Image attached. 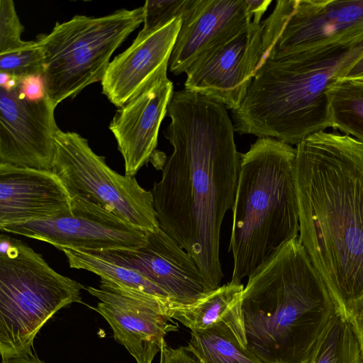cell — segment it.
<instances>
[{"label": "cell", "instance_id": "6da1fadb", "mask_svg": "<svg viewBox=\"0 0 363 363\" xmlns=\"http://www.w3.org/2000/svg\"><path fill=\"white\" fill-rule=\"evenodd\" d=\"M164 130L173 147L151 190L159 226L194 259L211 291L220 286V233L233 208L240 153L227 108L186 89L174 92Z\"/></svg>", "mask_w": 363, "mask_h": 363}, {"label": "cell", "instance_id": "7a4b0ae2", "mask_svg": "<svg viewBox=\"0 0 363 363\" xmlns=\"http://www.w3.org/2000/svg\"><path fill=\"white\" fill-rule=\"evenodd\" d=\"M296 150L298 240L347 320L363 304V143L325 130Z\"/></svg>", "mask_w": 363, "mask_h": 363}, {"label": "cell", "instance_id": "3957f363", "mask_svg": "<svg viewBox=\"0 0 363 363\" xmlns=\"http://www.w3.org/2000/svg\"><path fill=\"white\" fill-rule=\"evenodd\" d=\"M363 57V40L352 44L264 60L240 107L235 131L297 145L330 128L326 91Z\"/></svg>", "mask_w": 363, "mask_h": 363}, {"label": "cell", "instance_id": "277c9868", "mask_svg": "<svg viewBox=\"0 0 363 363\" xmlns=\"http://www.w3.org/2000/svg\"><path fill=\"white\" fill-rule=\"evenodd\" d=\"M331 304L298 238L290 240L249 276L244 287L248 350L264 363H301L311 328Z\"/></svg>", "mask_w": 363, "mask_h": 363}, {"label": "cell", "instance_id": "5b68a950", "mask_svg": "<svg viewBox=\"0 0 363 363\" xmlns=\"http://www.w3.org/2000/svg\"><path fill=\"white\" fill-rule=\"evenodd\" d=\"M296 150L273 138H258L240 154L232 208L230 282L240 284L283 245L298 238L295 182Z\"/></svg>", "mask_w": 363, "mask_h": 363}, {"label": "cell", "instance_id": "8992f818", "mask_svg": "<svg viewBox=\"0 0 363 363\" xmlns=\"http://www.w3.org/2000/svg\"><path fill=\"white\" fill-rule=\"evenodd\" d=\"M84 287L52 268L19 240L0 237V352L32 354L36 335L60 309L81 302Z\"/></svg>", "mask_w": 363, "mask_h": 363}, {"label": "cell", "instance_id": "52a82bcc", "mask_svg": "<svg viewBox=\"0 0 363 363\" xmlns=\"http://www.w3.org/2000/svg\"><path fill=\"white\" fill-rule=\"evenodd\" d=\"M143 23V7L57 23L36 42L44 55L45 94L54 106L102 80L114 51Z\"/></svg>", "mask_w": 363, "mask_h": 363}, {"label": "cell", "instance_id": "ba28073f", "mask_svg": "<svg viewBox=\"0 0 363 363\" xmlns=\"http://www.w3.org/2000/svg\"><path fill=\"white\" fill-rule=\"evenodd\" d=\"M55 142L52 172L71 199H85L147 232L160 228L152 191L142 188L135 177L111 169L77 133L59 129Z\"/></svg>", "mask_w": 363, "mask_h": 363}, {"label": "cell", "instance_id": "9c48e42d", "mask_svg": "<svg viewBox=\"0 0 363 363\" xmlns=\"http://www.w3.org/2000/svg\"><path fill=\"white\" fill-rule=\"evenodd\" d=\"M261 25V64L352 44L363 40V0H279Z\"/></svg>", "mask_w": 363, "mask_h": 363}, {"label": "cell", "instance_id": "30bf717a", "mask_svg": "<svg viewBox=\"0 0 363 363\" xmlns=\"http://www.w3.org/2000/svg\"><path fill=\"white\" fill-rule=\"evenodd\" d=\"M0 230L45 242L60 250L82 251L135 250L145 244L149 233L81 197L71 199L70 206L52 218Z\"/></svg>", "mask_w": 363, "mask_h": 363}, {"label": "cell", "instance_id": "8fae6325", "mask_svg": "<svg viewBox=\"0 0 363 363\" xmlns=\"http://www.w3.org/2000/svg\"><path fill=\"white\" fill-rule=\"evenodd\" d=\"M87 291L99 300L95 310L107 321L116 342L137 363H152L165 335L179 330L170 317L177 306L170 299L133 290L101 278Z\"/></svg>", "mask_w": 363, "mask_h": 363}, {"label": "cell", "instance_id": "7c38bea8", "mask_svg": "<svg viewBox=\"0 0 363 363\" xmlns=\"http://www.w3.org/2000/svg\"><path fill=\"white\" fill-rule=\"evenodd\" d=\"M21 81L0 84V164L52 172L55 107L46 95L27 96Z\"/></svg>", "mask_w": 363, "mask_h": 363}, {"label": "cell", "instance_id": "4fadbf2b", "mask_svg": "<svg viewBox=\"0 0 363 363\" xmlns=\"http://www.w3.org/2000/svg\"><path fill=\"white\" fill-rule=\"evenodd\" d=\"M261 22L211 48L186 70L184 89L199 94L231 111L238 108L263 55Z\"/></svg>", "mask_w": 363, "mask_h": 363}, {"label": "cell", "instance_id": "5bb4252c", "mask_svg": "<svg viewBox=\"0 0 363 363\" xmlns=\"http://www.w3.org/2000/svg\"><path fill=\"white\" fill-rule=\"evenodd\" d=\"M85 252L138 272L179 307L210 291L194 259L160 228L149 232L145 244L135 250Z\"/></svg>", "mask_w": 363, "mask_h": 363}, {"label": "cell", "instance_id": "9a60e30c", "mask_svg": "<svg viewBox=\"0 0 363 363\" xmlns=\"http://www.w3.org/2000/svg\"><path fill=\"white\" fill-rule=\"evenodd\" d=\"M252 22L246 0H193L169 61L175 75L186 72L203 54L237 35Z\"/></svg>", "mask_w": 363, "mask_h": 363}, {"label": "cell", "instance_id": "2e32d148", "mask_svg": "<svg viewBox=\"0 0 363 363\" xmlns=\"http://www.w3.org/2000/svg\"><path fill=\"white\" fill-rule=\"evenodd\" d=\"M182 23L177 18L147 35L138 36L111 61L101 80L102 93L118 108L167 74Z\"/></svg>", "mask_w": 363, "mask_h": 363}, {"label": "cell", "instance_id": "e0dca14e", "mask_svg": "<svg viewBox=\"0 0 363 363\" xmlns=\"http://www.w3.org/2000/svg\"><path fill=\"white\" fill-rule=\"evenodd\" d=\"M173 90L167 74H162L116 111L109 129L123 158L125 175L134 177L152 155Z\"/></svg>", "mask_w": 363, "mask_h": 363}, {"label": "cell", "instance_id": "ac0fdd59", "mask_svg": "<svg viewBox=\"0 0 363 363\" xmlns=\"http://www.w3.org/2000/svg\"><path fill=\"white\" fill-rule=\"evenodd\" d=\"M71 204L52 172L0 164V228L52 218Z\"/></svg>", "mask_w": 363, "mask_h": 363}, {"label": "cell", "instance_id": "d6986e66", "mask_svg": "<svg viewBox=\"0 0 363 363\" xmlns=\"http://www.w3.org/2000/svg\"><path fill=\"white\" fill-rule=\"evenodd\" d=\"M243 290L242 283L229 282L191 305L173 308L170 317L191 330H206L225 323L247 342L242 311Z\"/></svg>", "mask_w": 363, "mask_h": 363}, {"label": "cell", "instance_id": "ffe728a7", "mask_svg": "<svg viewBox=\"0 0 363 363\" xmlns=\"http://www.w3.org/2000/svg\"><path fill=\"white\" fill-rule=\"evenodd\" d=\"M310 363H361L357 337L348 320L329 306L310 330L302 353Z\"/></svg>", "mask_w": 363, "mask_h": 363}, {"label": "cell", "instance_id": "44dd1931", "mask_svg": "<svg viewBox=\"0 0 363 363\" xmlns=\"http://www.w3.org/2000/svg\"><path fill=\"white\" fill-rule=\"evenodd\" d=\"M186 347L200 363H264L225 323L206 330H191Z\"/></svg>", "mask_w": 363, "mask_h": 363}, {"label": "cell", "instance_id": "7402d4cb", "mask_svg": "<svg viewBox=\"0 0 363 363\" xmlns=\"http://www.w3.org/2000/svg\"><path fill=\"white\" fill-rule=\"evenodd\" d=\"M326 96L330 128L363 143V81H335Z\"/></svg>", "mask_w": 363, "mask_h": 363}, {"label": "cell", "instance_id": "603a6c76", "mask_svg": "<svg viewBox=\"0 0 363 363\" xmlns=\"http://www.w3.org/2000/svg\"><path fill=\"white\" fill-rule=\"evenodd\" d=\"M60 250L65 255L71 268L85 269L126 288L171 299L162 289L133 269L113 263L88 252L69 248H62Z\"/></svg>", "mask_w": 363, "mask_h": 363}, {"label": "cell", "instance_id": "cb8c5ba5", "mask_svg": "<svg viewBox=\"0 0 363 363\" xmlns=\"http://www.w3.org/2000/svg\"><path fill=\"white\" fill-rule=\"evenodd\" d=\"M44 68V55L36 40L21 50L0 55V72L17 79L43 77Z\"/></svg>", "mask_w": 363, "mask_h": 363}, {"label": "cell", "instance_id": "d4e9b609", "mask_svg": "<svg viewBox=\"0 0 363 363\" xmlns=\"http://www.w3.org/2000/svg\"><path fill=\"white\" fill-rule=\"evenodd\" d=\"M193 0L146 1L143 7V28L138 36L147 35L177 18H182Z\"/></svg>", "mask_w": 363, "mask_h": 363}, {"label": "cell", "instance_id": "484cf974", "mask_svg": "<svg viewBox=\"0 0 363 363\" xmlns=\"http://www.w3.org/2000/svg\"><path fill=\"white\" fill-rule=\"evenodd\" d=\"M24 27L11 0H0V55L16 51L28 45L30 41L21 39Z\"/></svg>", "mask_w": 363, "mask_h": 363}, {"label": "cell", "instance_id": "4316f807", "mask_svg": "<svg viewBox=\"0 0 363 363\" xmlns=\"http://www.w3.org/2000/svg\"><path fill=\"white\" fill-rule=\"evenodd\" d=\"M347 320L357 337L363 363V304L348 315Z\"/></svg>", "mask_w": 363, "mask_h": 363}, {"label": "cell", "instance_id": "83f0119b", "mask_svg": "<svg viewBox=\"0 0 363 363\" xmlns=\"http://www.w3.org/2000/svg\"><path fill=\"white\" fill-rule=\"evenodd\" d=\"M169 363H200L187 347L169 348Z\"/></svg>", "mask_w": 363, "mask_h": 363}, {"label": "cell", "instance_id": "f1b7e54d", "mask_svg": "<svg viewBox=\"0 0 363 363\" xmlns=\"http://www.w3.org/2000/svg\"><path fill=\"white\" fill-rule=\"evenodd\" d=\"M247 9L252 16V21L261 22V18L267 9L271 0H246Z\"/></svg>", "mask_w": 363, "mask_h": 363}, {"label": "cell", "instance_id": "f546056e", "mask_svg": "<svg viewBox=\"0 0 363 363\" xmlns=\"http://www.w3.org/2000/svg\"><path fill=\"white\" fill-rule=\"evenodd\" d=\"M342 80H360L363 81V57L350 67L336 81Z\"/></svg>", "mask_w": 363, "mask_h": 363}, {"label": "cell", "instance_id": "4dcf8cb0", "mask_svg": "<svg viewBox=\"0 0 363 363\" xmlns=\"http://www.w3.org/2000/svg\"><path fill=\"white\" fill-rule=\"evenodd\" d=\"M1 363H45L35 354L32 353L19 357L2 359Z\"/></svg>", "mask_w": 363, "mask_h": 363}, {"label": "cell", "instance_id": "1f68e13d", "mask_svg": "<svg viewBox=\"0 0 363 363\" xmlns=\"http://www.w3.org/2000/svg\"><path fill=\"white\" fill-rule=\"evenodd\" d=\"M169 348L166 341L164 340L160 350V363H169Z\"/></svg>", "mask_w": 363, "mask_h": 363}, {"label": "cell", "instance_id": "d6a6232c", "mask_svg": "<svg viewBox=\"0 0 363 363\" xmlns=\"http://www.w3.org/2000/svg\"><path fill=\"white\" fill-rule=\"evenodd\" d=\"M301 363H310V360L308 356H304V360Z\"/></svg>", "mask_w": 363, "mask_h": 363}]
</instances>
